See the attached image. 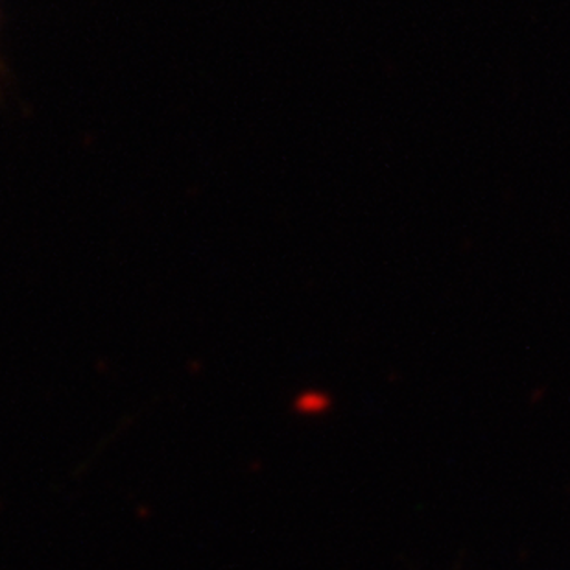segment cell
<instances>
[{
	"label": "cell",
	"mask_w": 570,
	"mask_h": 570,
	"mask_svg": "<svg viewBox=\"0 0 570 570\" xmlns=\"http://www.w3.org/2000/svg\"><path fill=\"white\" fill-rule=\"evenodd\" d=\"M0 76H2V67H0Z\"/></svg>",
	"instance_id": "cell-1"
}]
</instances>
